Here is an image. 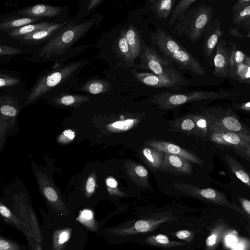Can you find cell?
I'll list each match as a JSON object with an SVG mask.
<instances>
[{
	"label": "cell",
	"mask_w": 250,
	"mask_h": 250,
	"mask_svg": "<svg viewBox=\"0 0 250 250\" xmlns=\"http://www.w3.org/2000/svg\"><path fill=\"white\" fill-rule=\"evenodd\" d=\"M150 37L151 43L165 56L176 63L180 69H188L199 76L205 74V67L166 31L158 29L150 34Z\"/></svg>",
	"instance_id": "obj_1"
},
{
	"label": "cell",
	"mask_w": 250,
	"mask_h": 250,
	"mask_svg": "<svg viewBox=\"0 0 250 250\" xmlns=\"http://www.w3.org/2000/svg\"><path fill=\"white\" fill-rule=\"evenodd\" d=\"M213 9L199 5L188 10L178 19L174 32L179 36L185 34L192 42H196L206 32L211 23Z\"/></svg>",
	"instance_id": "obj_2"
},
{
	"label": "cell",
	"mask_w": 250,
	"mask_h": 250,
	"mask_svg": "<svg viewBox=\"0 0 250 250\" xmlns=\"http://www.w3.org/2000/svg\"><path fill=\"white\" fill-rule=\"evenodd\" d=\"M95 23V19L92 18L77 24L64 27L43 46L39 55L47 57L62 55L91 29Z\"/></svg>",
	"instance_id": "obj_3"
},
{
	"label": "cell",
	"mask_w": 250,
	"mask_h": 250,
	"mask_svg": "<svg viewBox=\"0 0 250 250\" xmlns=\"http://www.w3.org/2000/svg\"><path fill=\"white\" fill-rule=\"evenodd\" d=\"M140 56V63L137 68L150 71L179 85L188 84L186 79L174 68L172 62L163 58L153 48L144 46Z\"/></svg>",
	"instance_id": "obj_4"
},
{
	"label": "cell",
	"mask_w": 250,
	"mask_h": 250,
	"mask_svg": "<svg viewBox=\"0 0 250 250\" xmlns=\"http://www.w3.org/2000/svg\"><path fill=\"white\" fill-rule=\"evenodd\" d=\"M82 64V62H72L50 71L40 78L31 88L26 104L33 103L62 83L78 72Z\"/></svg>",
	"instance_id": "obj_5"
},
{
	"label": "cell",
	"mask_w": 250,
	"mask_h": 250,
	"mask_svg": "<svg viewBox=\"0 0 250 250\" xmlns=\"http://www.w3.org/2000/svg\"><path fill=\"white\" fill-rule=\"evenodd\" d=\"M178 219V217H173L169 212L152 213L123 223L108 229L107 231L116 235L128 236L152 231L161 224Z\"/></svg>",
	"instance_id": "obj_6"
},
{
	"label": "cell",
	"mask_w": 250,
	"mask_h": 250,
	"mask_svg": "<svg viewBox=\"0 0 250 250\" xmlns=\"http://www.w3.org/2000/svg\"><path fill=\"white\" fill-rule=\"evenodd\" d=\"M232 95L225 91H200L185 93L163 92L154 95L150 102L156 104L162 109H171L190 102L222 99Z\"/></svg>",
	"instance_id": "obj_7"
},
{
	"label": "cell",
	"mask_w": 250,
	"mask_h": 250,
	"mask_svg": "<svg viewBox=\"0 0 250 250\" xmlns=\"http://www.w3.org/2000/svg\"><path fill=\"white\" fill-rule=\"evenodd\" d=\"M175 189L197 199L212 203L234 210L244 214L241 207L230 202L224 193L212 188H201L195 186L182 183H174Z\"/></svg>",
	"instance_id": "obj_8"
},
{
	"label": "cell",
	"mask_w": 250,
	"mask_h": 250,
	"mask_svg": "<svg viewBox=\"0 0 250 250\" xmlns=\"http://www.w3.org/2000/svg\"><path fill=\"white\" fill-rule=\"evenodd\" d=\"M203 109L211 118L214 124L220 128L250 136V129L242 123L231 110L220 107Z\"/></svg>",
	"instance_id": "obj_9"
},
{
	"label": "cell",
	"mask_w": 250,
	"mask_h": 250,
	"mask_svg": "<svg viewBox=\"0 0 250 250\" xmlns=\"http://www.w3.org/2000/svg\"><path fill=\"white\" fill-rule=\"evenodd\" d=\"M43 196L52 208L63 215L68 214V210L62 200L58 189L54 185L49 177L40 171L35 174Z\"/></svg>",
	"instance_id": "obj_10"
},
{
	"label": "cell",
	"mask_w": 250,
	"mask_h": 250,
	"mask_svg": "<svg viewBox=\"0 0 250 250\" xmlns=\"http://www.w3.org/2000/svg\"><path fill=\"white\" fill-rule=\"evenodd\" d=\"M207 139L219 145L230 147L250 148V136L231 131H228L216 126L215 125Z\"/></svg>",
	"instance_id": "obj_11"
},
{
	"label": "cell",
	"mask_w": 250,
	"mask_h": 250,
	"mask_svg": "<svg viewBox=\"0 0 250 250\" xmlns=\"http://www.w3.org/2000/svg\"><path fill=\"white\" fill-rule=\"evenodd\" d=\"M144 144L160 150L165 153L181 157L196 164H203V161L195 154L170 142L157 139H149L145 141Z\"/></svg>",
	"instance_id": "obj_12"
},
{
	"label": "cell",
	"mask_w": 250,
	"mask_h": 250,
	"mask_svg": "<svg viewBox=\"0 0 250 250\" xmlns=\"http://www.w3.org/2000/svg\"><path fill=\"white\" fill-rule=\"evenodd\" d=\"M230 53L224 41H219L214 58V69L213 74L222 78H230L231 67Z\"/></svg>",
	"instance_id": "obj_13"
},
{
	"label": "cell",
	"mask_w": 250,
	"mask_h": 250,
	"mask_svg": "<svg viewBox=\"0 0 250 250\" xmlns=\"http://www.w3.org/2000/svg\"><path fill=\"white\" fill-rule=\"evenodd\" d=\"M161 171L175 175H188L192 172V166L183 158L165 153Z\"/></svg>",
	"instance_id": "obj_14"
},
{
	"label": "cell",
	"mask_w": 250,
	"mask_h": 250,
	"mask_svg": "<svg viewBox=\"0 0 250 250\" xmlns=\"http://www.w3.org/2000/svg\"><path fill=\"white\" fill-rule=\"evenodd\" d=\"M133 77L141 83L155 88H167L178 90L180 85L174 82L162 78L150 72H139L133 69L131 72Z\"/></svg>",
	"instance_id": "obj_15"
},
{
	"label": "cell",
	"mask_w": 250,
	"mask_h": 250,
	"mask_svg": "<svg viewBox=\"0 0 250 250\" xmlns=\"http://www.w3.org/2000/svg\"><path fill=\"white\" fill-rule=\"evenodd\" d=\"M62 7L39 4L19 10L17 13L22 17L42 18H52L58 15L62 11Z\"/></svg>",
	"instance_id": "obj_16"
},
{
	"label": "cell",
	"mask_w": 250,
	"mask_h": 250,
	"mask_svg": "<svg viewBox=\"0 0 250 250\" xmlns=\"http://www.w3.org/2000/svg\"><path fill=\"white\" fill-rule=\"evenodd\" d=\"M124 167L127 175L136 185L145 188L149 187L148 173L144 167L128 161L125 163Z\"/></svg>",
	"instance_id": "obj_17"
},
{
	"label": "cell",
	"mask_w": 250,
	"mask_h": 250,
	"mask_svg": "<svg viewBox=\"0 0 250 250\" xmlns=\"http://www.w3.org/2000/svg\"><path fill=\"white\" fill-rule=\"evenodd\" d=\"M66 22L53 23L50 25L37 30L19 39L26 43H36L46 40L55 33L60 31Z\"/></svg>",
	"instance_id": "obj_18"
},
{
	"label": "cell",
	"mask_w": 250,
	"mask_h": 250,
	"mask_svg": "<svg viewBox=\"0 0 250 250\" xmlns=\"http://www.w3.org/2000/svg\"><path fill=\"white\" fill-rule=\"evenodd\" d=\"M140 154L142 160L152 171H161L165 154L164 152L146 146L142 147Z\"/></svg>",
	"instance_id": "obj_19"
},
{
	"label": "cell",
	"mask_w": 250,
	"mask_h": 250,
	"mask_svg": "<svg viewBox=\"0 0 250 250\" xmlns=\"http://www.w3.org/2000/svg\"><path fill=\"white\" fill-rule=\"evenodd\" d=\"M222 35L220 21L216 20L211 22L205 34L203 52L206 57H208L212 54Z\"/></svg>",
	"instance_id": "obj_20"
},
{
	"label": "cell",
	"mask_w": 250,
	"mask_h": 250,
	"mask_svg": "<svg viewBox=\"0 0 250 250\" xmlns=\"http://www.w3.org/2000/svg\"><path fill=\"white\" fill-rule=\"evenodd\" d=\"M0 213L5 222L15 227L21 231L26 237L30 236L35 239L34 234L30 227L15 215L12 211L2 202L0 203Z\"/></svg>",
	"instance_id": "obj_21"
},
{
	"label": "cell",
	"mask_w": 250,
	"mask_h": 250,
	"mask_svg": "<svg viewBox=\"0 0 250 250\" xmlns=\"http://www.w3.org/2000/svg\"><path fill=\"white\" fill-rule=\"evenodd\" d=\"M171 129L187 135L198 137L194 121L192 114L177 118L170 122Z\"/></svg>",
	"instance_id": "obj_22"
},
{
	"label": "cell",
	"mask_w": 250,
	"mask_h": 250,
	"mask_svg": "<svg viewBox=\"0 0 250 250\" xmlns=\"http://www.w3.org/2000/svg\"><path fill=\"white\" fill-rule=\"evenodd\" d=\"M202 114H192L198 137L207 139L214 124L209 116L202 109Z\"/></svg>",
	"instance_id": "obj_23"
},
{
	"label": "cell",
	"mask_w": 250,
	"mask_h": 250,
	"mask_svg": "<svg viewBox=\"0 0 250 250\" xmlns=\"http://www.w3.org/2000/svg\"><path fill=\"white\" fill-rule=\"evenodd\" d=\"M42 19V18L26 17L3 19L0 22V31L7 33L11 30L35 23Z\"/></svg>",
	"instance_id": "obj_24"
},
{
	"label": "cell",
	"mask_w": 250,
	"mask_h": 250,
	"mask_svg": "<svg viewBox=\"0 0 250 250\" xmlns=\"http://www.w3.org/2000/svg\"><path fill=\"white\" fill-rule=\"evenodd\" d=\"M176 0H149L150 8L158 19H167L172 11Z\"/></svg>",
	"instance_id": "obj_25"
},
{
	"label": "cell",
	"mask_w": 250,
	"mask_h": 250,
	"mask_svg": "<svg viewBox=\"0 0 250 250\" xmlns=\"http://www.w3.org/2000/svg\"><path fill=\"white\" fill-rule=\"evenodd\" d=\"M125 37L134 61L141 54L142 46L140 34L133 24H130L126 30Z\"/></svg>",
	"instance_id": "obj_26"
},
{
	"label": "cell",
	"mask_w": 250,
	"mask_h": 250,
	"mask_svg": "<svg viewBox=\"0 0 250 250\" xmlns=\"http://www.w3.org/2000/svg\"><path fill=\"white\" fill-rule=\"evenodd\" d=\"M227 230V227L223 223H220L213 227L206 240L205 250H216Z\"/></svg>",
	"instance_id": "obj_27"
},
{
	"label": "cell",
	"mask_w": 250,
	"mask_h": 250,
	"mask_svg": "<svg viewBox=\"0 0 250 250\" xmlns=\"http://www.w3.org/2000/svg\"><path fill=\"white\" fill-rule=\"evenodd\" d=\"M53 22L43 21L38 23H31L19 28L10 30L7 32L8 35L14 39L19 40L21 38L31 34L37 30L48 26Z\"/></svg>",
	"instance_id": "obj_28"
},
{
	"label": "cell",
	"mask_w": 250,
	"mask_h": 250,
	"mask_svg": "<svg viewBox=\"0 0 250 250\" xmlns=\"http://www.w3.org/2000/svg\"><path fill=\"white\" fill-rule=\"evenodd\" d=\"M145 241L150 245L161 248H174L185 245L187 242L171 240L164 234H157L146 238Z\"/></svg>",
	"instance_id": "obj_29"
},
{
	"label": "cell",
	"mask_w": 250,
	"mask_h": 250,
	"mask_svg": "<svg viewBox=\"0 0 250 250\" xmlns=\"http://www.w3.org/2000/svg\"><path fill=\"white\" fill-rule=\"evenodd\" d=\"M225 159L229 167L237 178L250 188V174L233 157L226 155Z\"/></svg>",
	"instance_id": "obj_30"
},
{
	"label": "cell",
	"mask_w": 250,
	"mask_h": 250,
	"mask_svg": "<svg viewBox=\"0 0 250 250\" xmlns=\"http://www.w3.org/2000/svg\"><path fill=\"white\" fill-rule=\"evenodd\" d=\"M89 100V97L83 95L74 94H61L55 97L54 103L58 105L66 106H78Z\"/></svg>",
	"instance_id": "obj_31"
},
{
	"label": "cell",
	"mask_w": 250,
	"mask_h": 250,
	"mask_svg": "<svg viewBox=\"0 0 250 250\" xmlns=\"http://www.w3.org/2000/svg\"><path fill=\"white\" fill-rule=\"evenodd\" d=\"M111 84L104 80L94 79L87 82L82 87V90L92 94H99L108 91Z\"/></svg>",
	"instance_id": "obj_32"
},
{
	"label": "cell",
	"mask_w": 250,
	"mask_h": 250,
	"mask_svg": "<svg viewBox=\"0 0 250 250\" xmlns=\"http://www.w3.org/2000/svg\"><path fill=\"white\" fill-rule=\"evenodd\" d=\"M72 229L65 228L55 230L52 236V247L54 250H63L71 235Z\"/></svg>",
	"instance_id": "obj_33"
},
{
	"label": "cell",
	"mask_w": 250,
	"mask_h": 250,
	"mask_svg": "<svg viewBox=\"0 0 250 250\" xmlns=\"http://www.w3.org/2000/svg\"><path fill=\"white\" fill-rule=\"evenodd\" d=\"M230 78L243 82L250 79V57L231 69Z\"/></svg>",
	"instance_id": "obj_34"
},
{
	"label": "cell",
	"mask_w": 250,
	"mask_h": 250,
	"mask_svg": "<svg viewBox=\"0 0 250 250\" xmlns=\"http://www.w3.org/2000/svg\"><path fill=\"white\" fill-rule=\"evenodd\" d=\"M126 30L123 29L119 34L118 40V48L119 52L124 60L131 66H134V61L132 58L131 51L127 42Z\"/></svg>",
	"instance_id": "obj_35"
},
{
	"label": "cell",
	"mask_w": 250,
	"mask_h": 250,
	"mask_svg": "<svg viewBox=\"0 0 250 250\" xmlns=\"http://www.w3.org/2000/svg\"><path fill=\"white\" fill-rule=\"evenodd\" d=\"M0 118L15 120L19 108L16 106L13 101L8 97H1L0 99Z\"/></svg>",
	"instance_id": "obj_36"
},
{
	"label": "cell",
	"mask_w": 250,
	"mask_h": 250,
	"mask_svg": "<svg viewBox=\"0 0 250 250\" xmlns=\"http://www.w3.org/2000/svg\"><path fill=\"white\" fill-rule=\"evenodd\" d=\"M196 1L197 0H180L178 1L177 4L173 7L168 22V24L170 25H173L179 18L189 10L190 6Z\"/></svg>",
	"instance_id": "obj_37"
},
{
	"label": "cell",
	"mask_w": 250,
	"mask_h": 250,
	"mask_svg": "<svg viewBox=\"0 0 250 250\" xmlns=\"http://www.w3.org/2000/svg\"><path fill=\"white\" fill-rule=\"evenodd\" d=\"M138 122L137 119L129 118L113 122L108 125L106 127L111 132H120L129 130Z\"/></svg>",
	"instance_id": "obj_38"
},
{
	"label": "cell",
	"mask_w": 250,
	"mask_h": 250,
	"mask_svg": "<svg viewBox=\"0 0 250 250\" xmlns=\"http://www.w3.org/2000/svg\"><path fill=\"white\" fill-rule=\"evenodd\" d=\"M77 220L91 230L96 231L97 229L94 212L90 209H84L81 211Z\"/></svg>",
	"instance_id": "obj_39"
},
{
	"label": "cell",
	"mask_w": 250,
	"mask_h": 250,
	"mask_svg": "<svg viewBox=\"0 0 250 250\" xmlns=\"http://www.w3.org/2000/svg\"><path fill=\"white\" fill-rule=\"evenodd\" d=\"M232 21L235 24L250 26V5L233 12Z\"/></svg>",
	"instance_id": "obj_40"
},
{
	"label": "cell",
	"mask_w": 250,
	"mask_h": 250,
	"mask_svg": "<svg viewBox=\"0 0 250 250\" xmlns=\"http://www.w3.org/2000/svg\"><path fill=\"white\" fill-rule=\"evenodd\" d=\"M248 56L239 49L237 46L233 44L230 52L229 62L231 69L236 65L244 62Z\"/></svg>",
	"instance_id": "obj_41"
},
{
	"label": "cell",
	"mask_w": 250,
	"mask_h": 250,
	"mask_svg": "<svg viewBox=\"0 0 250 250\" xmlns=\"http://www.w3.org/2000/svg\"><path fill=\"white\" fill-rule=\"evenodd\" d=\"M107 189L109 194L114 197H123L125 194L118 187L117 181L112 177H108L105 180Z\"/></svg>",
	"instance_id": "obj_42"
},
{
	"label": "cell",
	"mask_w": 250,
	"mask_h": 250,
	"mask_svg": "<svg viewBox=\"0 0 250 250\" xmlns=\"http://www.w3.org/2000/svg\"><path fill=\"white\" fill-rule=\"evenodd\" d=\"M239 202L248 222L247 229L250 235V200L245 198H239Z\"/></svg>",
	"instance_id": "obj_43"
},
{
	"label": "cell",
	"mask_w": 250,
	"mask_h": 250,
	"mask_svg": "<svg viewBox=\"0 0 250 250\" xmlns=\"http://www.w3.org/2000/svg\"><path fill=\"white\" fill-rule=\"evenodd\" d=\"M170 234L187 243L190 242L194 239L195 235L192 231L187 229L180 230Z\"/></svg>",
	"instance_id": "obj_44"
},
{
	"label": "cell",
	"mask_w": 250,
	"mask_h": 250,
	"mask_svg": "<svg viewBox=\"0 0 250 250\" xmlns=\"http://www.w3.org/2000/svg\"><path fill=\"white\" fill-rule=\"evenodd\" d=\"M19 83V80L16 78L5 74L1 73L0 74V87L1 88L14 86Z\"/></svg>",
	"instance_id": "obj_45"
},
{
	"label": "cell",
	"mask_w": 250,
	"mask_h": 250,
	"mask_svg": "<svg viewBox=\"0 0 250 250\" xmlns=\"http://www.w3.org/2000/svg\"><path fill=\"white\" fill-rule=\"evenodd\" d=\"M0 250H21V247L17 243L0 236Z\"/></svg>",
	"instance_id": "obj_46"
},
{
	"label": "cell",
	"mask_w": 250,
	"mask_h": 250,
	"mask_svg": "<svg viewBox=\"0 0 250 250\" xmlns=\"http://www.w3.org/2000/svg\"><path fill=\"white\" fill-rule=\"evenodd\" d=\"M96 175L91 174L87 178L85 184V194L88 197H90L94 193L96 187Z\"/></svg>",
	"instance_id": "obj_47"
},
{
	"label": "cell",
	"mask_w": 250,
	"mask_h": 250,
	"mask_svg": "<svg viewBox=\"0 0 250 250\" xmlns=\"http://www.w3.org/2000/svg\"><path fill=\"white\" fill-rule=\"evenodd\" d=\"M75 134L71 129L64 130L58 137L57 140L61 144H65L71 142L75 138Z\"/></svg>",
	"instance_id": "obj_48"
},
{
	"label": "cell",
	"mask_w": 250,
	"mask_h": 250,
	"mask_svg": "<svg viewBox=\"0 0 250 250\" xmlns=\"http://www.w3.org/2000/svg\"><path fill=\"white\" fill-rule=\"evenodd\" d=\"M22 51L17 48L9 46L0 45V55H17L21 53Z\"/></svg>",
	"instance_id": "obj_49"
},
{
	"label": "cell",
	"mask_w": 250,
	"mask_h": 250,
	"mask_svg": "<svg viewBox=\"0 0 250 250\" xmlns=\"http://www.w3.org/2000/svg\"><path fill=\"white\" fill-rule=\"evenodd\" d=\"M233 149L237 154L250 161V148L237 147Z\"/></svg>",
	"instance_id": "obj_50"
},
{
	"label": "cell",
	"mask_w": 250,
	"mask_h": 250,
	"mask_svg": "<svg viewBox=\"0 0 250 250\" xmlns=\"http://www.w3.org/2000/svg\"><path fill=\"white\" fill-rule=\"evenodd\" d=\"M250 5V0H240L237 1L232 7L233 12Z\"/></svg>",
	"instance_id": "obj_51"
},
{
	"label": "cell",
	"mask_w": 250,
	"mask_h": 250,
	"mask_svg": "<svg viewBox=\"0 0 250 250\" xmlns=\"http://www.w3.org/2000/svg\"><path fill=\"white\" fill-rule=\"evenodd\" d=\"M30 245L31 250H42L41 244L38 242L34 238L30 237H26Z\"/></svg>",
	"instance_id": "obj_52"
},
{
	"label": "cell",
	"mask_w": 250,
	"mask_h": 250,
	"mask_svg": "<svg viewBox=\"0 0 250 250\" xmlns=\"http://www.w3.org/2000/svg\"><path fill=\"white\" fill-rule=\"evenodd\" d=\"M104 0H90L87 7V10L89 11L92 9H94L101 3L103 2Z\"/></svg>",
	"instance_id": "obj_53"
},
{
	"label": "cell",
	"mask_w": 250,
	"mask_h": 250,
	"mask_svg": "<svg viewBox=\"0 0 250 250\" xmlns=\"http://www.w3.org/2000/svg\"><path fill=\"white\" fill-rule=\"evenodd\" d=\"M236 107L241 110L250 113V101L240 104Z\"/></svg>",
	"instance_id": "obj_54"
},
{
	"label": "cell",
	"mask_w": 250,
	"mask_h": 250,
	"mask_svg": "<svg viewBox=\"0 0 250 250\" xmlns=\"http://www.w3.org/2000/svg\"><path fill=\"white\" fill-rule=\"evenodd\" d=\"M245 37L250 38V28L247 34L245 35Z\"/></svg>",
	"instance_id": "obj_55"
},
{
	"label": "cell",
	"mask_w": 250,
	"mask_h": 250,
	"mask_svg": "<svg viewBox=\"0 0 250 250\" xmlns=\"http://www.w3.org/2000/svg\"><path fill=\"white\" fill-rule=\"evenodd\" d=\"M245 82L250 84V79L246 81Z\"/></svg>",
	"instance_id": "obj_56"
}]
</instances>
